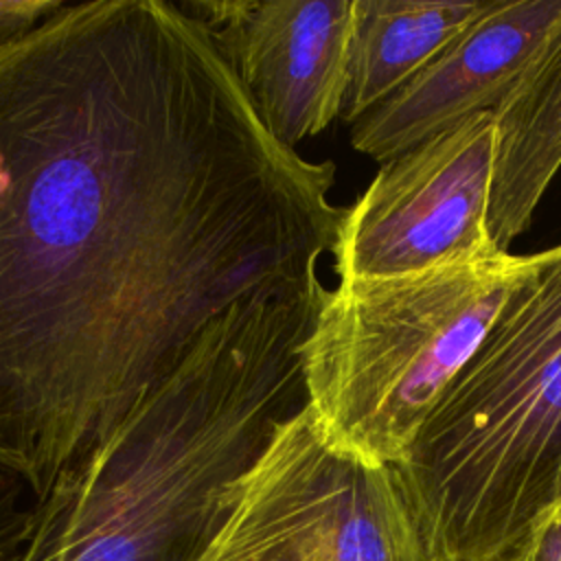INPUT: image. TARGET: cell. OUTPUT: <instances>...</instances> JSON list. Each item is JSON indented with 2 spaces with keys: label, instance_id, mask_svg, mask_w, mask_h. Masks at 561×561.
<instances>
[{
  "label": "cell",
  "instance_id": "cell-1",
  "mask_svg": "<svg viewBox=\"0 0 561 561\" xmlns=\"http://www.w3.org/2000/svg\"><path fill=\"white\" fill-rule=\"evenodd\" d=\"M333 184L180 2L64 4L0 44V465L35 502L230 307L324 287Z\"/></svg>",
  "mask_w": 561,
  "mask_h": 561
},
{
  "label": "cell",
  "instance_id": "cell-2",
  "mask_svg": "<svg viewBox=\"0 0 561 561\" xmlns=\"http://www.w3.org/2000/svg\"><path fill=\"white\" fill-rule=\"evenodd\" d=\"M329 287L254 296L33 506L20 561H199L248 471L307 405L302 344Z\"/></svg>",
  "mask_w": 561,
  "mask_h": 561
},
{
  "label": "cell",
  "instance_id": "cell-3",
  "mask_svg": "<svg viewBox=\"0 0 561 561\" xmlns=\"http://www.w3.org/2000/svg\"><path fill=\"white\" fill-rule=\"evenodd\" d=\"M430 561H504L561 511V243L394 465Z\"/></svg>",
  "mask_w": 561,
  "mask_h": 561
},
{
  "label": "cell",
  "instance_id": "cell-4",
  "mask_svg": "<svg viewBox=\"0 0 561 561\" xmlns=\"http://www.w3.org/2000/svg\"><path fill=\"white\" fill-rule=\"evenodd\" d=\"M533 254L337 280L302 344L307 403L322 434L394 467L469 364Z\"/></svg>",
  "mask_w": 561,
  "mask_h": 561
},
{
  "label": "cell",
  "instance_id": "cell-5",
  "mask_svg": "<svg viewBox=\"0 0 561 561\" xmlns=\"http://www.w3.org/2000/svg\"><path fill=\"white\" fill-rule=\"evenodd\" d=\"M199 561H430L390 465L335 447L309 403L272 438Z\"/></svg>",
  "mask_w": 561,
  "mask_h": 561
},
{
  "label": "cell",
  "instance_id": "cell-6",
  "mask_svg": "<svg viewBox=\"0 0 561 561\" xmlns=\"http://www.w3.org/2000/svg\"><path fill=\"white\" fill-rule=\"evenodd\" d=\"M495 142V116L478 114L381 162L340 224L331 252L337 280L500 254L489 232Z\"/></svg>",
  "mask_w": 561,
  "mask_h": 561
},
{
  "label": "cell",
  "instance_id": "cell-7",
  "mask_svg": "<svg viewBox=\"0 0 561 561\" xmlns=\"http://www.w3.org/2000/svg\"><path fill=\"white\" fill-rule=\"evenodd\" d=\"M248 92L267 131L285 147L340 118L353 0H188Z\"/></svg>",
  "mask_w": 561,
  "mask_h": 561
},
{
  "label": "cell",
  "instance_id": "cell-8",
  "mask_svg": "<svg viewBox=\"0 0 561 561\" xmlns=\"http://www.w3.org/2000/svg\"><path fill=\"white\" fill-rule=\"evenodd\" d=\"M561 31V0H491L412 81L351 125L386 162L478 114H495Z\"/></svg>",
  "mask_w": 561,
  "mask_h": 561
},
{
  "label": "cell",
  "instance_id": "cell-9",
  "mask_svg": "<svg viewBox=\"0 0 561 561\" xmlns=\"http://www.w3.org/2000/svg\"><path fill=\"white\" fill-rule=\"evenodd\" d=\"M486 7L482 0H353L340 118L357 123L430 66Z\"/></svg>",
  "mask_w": 561,
  "mask_h": 561
},
{
  "label": "cell",
  "instance_id": "cell-10",
  "mask_svg": "<svg viewBox=\"0 0 561 561\" xmlns=\"http://www.w3.org/2000/svg\"><path fill=\"white\" fill-rule=\"evenodd\" d=\"M493 116L497 142L489 232L495 248L508 252L561 169V31Z\"/></svg>",
  "mask_w": 561,
  "mask_h": 561
},
{
  "label": "cell",
  "instance_id": "cell-11",
  "mask_svg": "<svg viewBox=\"0 0 561 561\" xmlns=\"http://www.w3.org/2000/svg\"><path fill=\"white\" fill-rule=\"evenodd\" d=\"M28 484L11 469L0 465V561H20L33 528V504Z\"/></svg>",
  "mask_w": 561,
  "mask_h": 561
},
{
  "label": "cell",
  "instance_id": "cell-12",
  "mask_svg": "<svg viewBox=\"0 0 561 561\" xmlns=\"http://www.w3.org/2000/svg\"><path fill=\"white\" fill-rule=\"evenodd\" d=\"M64 4L57 0H0V44L31 33Z\"/></svg>",
  "mask_w": 561,
  "mask_h": 561
},
{
  "label": "cell",
  "instance_id": "cell-13",
  "mask_svg": "<svg viewBox=\"0 0 561 561\" xmlns=\"http://www.w3.org/2000/svg\"><path fill=\"white\" fill-rule=\"evenodd\" d=\"M533 561H561V511L530 537Z\"/></svg>",
  "mask_w": 561,
  "mask_h": 561
},
{
  "label": "cell",
  "instance_id": "cell-14",
  "mask_svg": "<svg viewBox=\"0 0 561 561\" xmlns=\"http://www.w3.org/2000/svg\"><path fill=\"white\" fill-rule=\"evenodd\" d=\"M504 561H533V546L530 539L526 543H522L513 554H508Z\"/></svg>",
  "mask_w": 561,
  "mask_h": 561
}]
</instances>
